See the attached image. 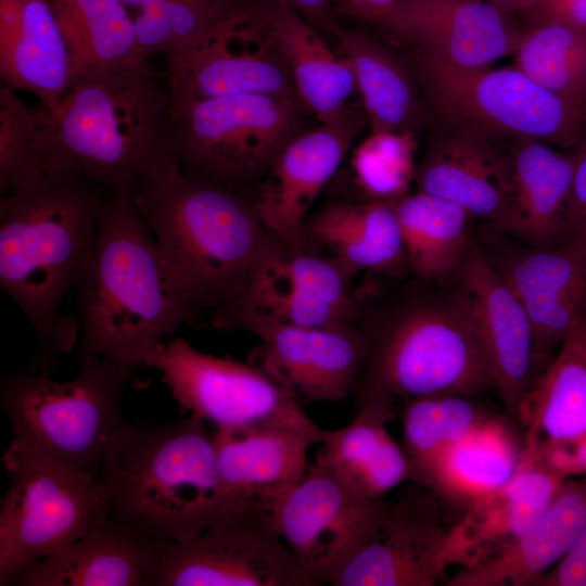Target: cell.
Here are the masks:
<instances>
[{"label": "cell", "instance_id": "cell-42", "mask_svg": "<svg viewBox=\"0 0 586 586\" xmlns=\"http://www.w3.org/2000/svg\"><path fill=\"white\" fill-rule=\"evenodd\" d=\"M575 177L568 231L561 247L569 251L586 272V141L574 149Z\"/></svg>", "mask_w": 586, "mask_h": 586}, {"label": "cell", "instance_id": "cell-30", "mask_svg": "<svg viewBox=\"0 0 586 586\" xmlns=\"http://www.w3.org/2000/svg\"><path fill=\"white\" fill-rule=\"evenodd\" d=\"M332 35L351 64L371 131L416 132L429 109L407 59L361 29L339 25Z\"/></svg>", "mask_w": 586, "mask_h": 586}, {"label": "cell", "instance_id": "cell-4", "mask_svg": "<svg viewBox=\"0 0 586 586\" xmlns=\"http://www.w3.org/2000/svg\"><path fill=\"white\" fill-rule=\"evenodd\" d=\"M76 290L77 360L106 358L132 373L165 336L200 318L129 187L103 188L93 253Z\"/></svg>", "mask_w": 586, "mask_h": 586}, {"label": "cell", "instance_id": "cell-12", "mask_svg": "<svg viewBox=\"0 0 586 586\" xmlns=\"http://www.w3.org/2000/svg\"><path fill=\"white\" fill-rule=\"evenodd\" d=\"M148 586H310L270 508L252 499L186 543L154 542Z\"/></svg>", "mask_w": 586, "mask_h": 586}, {"label": "cell", "instance_id": "cell-5", "mask_svg": "<svg viewBox=\"0 0 586 586\" xmlns=\"http://www.w3.org/2000/svg\"><path fill=\"white\" fill-rule=\"evenodd\" d=\"M37 111L38 171L133 188L174 157L170 93L148 64L79 75L53 112Z\"/></svg>", "mask_w": 586, "mask_h": 586}, {"label": "cell", "instance_id": "cell-29", "mask_svg": "<svg viewBox=\"0 0 586 586\" xmlns=\"http://www.w3.org/2000/svg\"><path fill=\"white\" fill-rule=\"evenodd\" d=\"M394 402L359 403L355 418L341 429L327 430L314 463L327 469L364 497L380 500L411 480L407 454L388 432Z\"/></svg>", "mask_w": 586, "mask_h": 586}, {"label": "cell", "instance_id": "cell-37", "mask_svg": "<svg viewBox=\"0 0 586 586\" xmlns=\"http://www.w3.org/2000/svg\"><path fill=\"white\" fill-rule=\"evenodd\" d=\"M459 394L404 400L402 428L411 480L423 486L440 457L488 418L486 410Z\"/></svg>", "mask_w": 586, "mask_h": 586}, {"label": "cell", "instance_id": "cell-36", "mask_svg": "<svg viewBox=\"0 0 586 586\" xmlns=\"http://www.w3.org/2000/svg\"><path fill=\"white\" fill-rule=\"evenodd\" d=\"M68 46L72 79L146 64L122 0H48Z\"/></svg>", "mask_w": 586, "mask_h": 586}, {"label": "cell", "instance_id": "cell-32", "mask_svg": "<svg viewBox=\"0 0 586 586\" xmlns=\"http://www.w3.org/2000/svg\"><path fill=\"white\" fill-rule=\"evenodd\" d=\"M270 17L303 109L320 123L335 119L357 92L348 60L289 4L270 0Z\"/></svg>", "mask_w": 586, "mask_h": 586}, {"label": "cell", "instance_id": "cell-20", "mask_svg": "<svg viewBox=\"0 0 586 586\" xmlns=\"http://www.w3.org/2000/svg\"><path fill=\"white\" fill-rule=\"evenodd\" d=\"M458 280L469 292L495 391L508 417L519 424L521 405L544 371L536 357L528 316L493 268L475 237L464 256Z\"/></svg>", "mask_w": 586, "mask_h": 586}, {"label": "cell", "instance_id": "cell-25", "mask_svg": "<svg viewBox=\"0 0 586 586\" xmlns=\"http://www.w3.org/2000/svg\"><path fill=\"white\" fill-rule=\"evenodd\" d=\"M510 140L513 205L509 233L536 247H561L568 231L575 153H561L535 138Z\"/></svg>", "mask_w": 586, "mask_h": 586}, {"label": "cell", "instance_id": "cell-45", "mask_svg": "<svg viewBox=\"0 0 586 586\" xmlns=\"http://www.w3.org/2000/svg\"><path fill=\"white\" fill-rule=\"evenodd\" d=\"M523 14L530 18V25L557 22L586 28V0H539Z\"/></svg>", "mask_w": 586, "mask_h": 586}, {"label": "cell", "instance_id": "cell-11", "mask_svg": "<svg viewBox=\"0 0 586 586\" xmlns=\"http://www.w3.org/2000/svg\"><path fill=\"white\" fill-rule=\"evenodd\" d=\"M145 366L157 370L176 402L215 429L272 425L321 444L326 431L303 410L289 387L257 366L217 357L176 337L161 343Z\"/></svg>", "mask_w": 586, "mask_h": 586}, {"label": "cell", "instance_id": "cell-24", "mask_svg": "<svg viewBox=\"0 0 586 586\" xmlns=\"http://www.w3.org/2000/svg\"><path fill=\"white\" fill-rule=\"evenodd\" d=\"M563 481L522 454L511 481L448 530L450 565L472 566L507 549L545 513Z\"/></svg>", "mask_w": 586, "mask_h": 586}, {"label": "cell", "instance_id": "cell-39", "mask_svg": "<svg viewBox=\"0 0 586 586\" xmlns=\"http://www.w3.org/2000/svg\"><path fill=\"white\" fill-rule=\"evenodd\" d=\"M246 0H132L140 48L146 60H176Z\"/></svg>", "mask_w": 586, "mask_h": 586}, {"label": "cell", "instance_id": "cell-31", "mask_svg": "<svg viewBox=\"0 0 586 586\" xmlns=\"http://www.w3.org/2000/svg\"><path fill=\"white\" fill-rule=\"evenodd\" d=\"M523 446H568L586 434V320L560 345L519 413Z\"/></svg>", "mask_w": 586, "mask_h": 586}, {"label": "cell", "instance_id": "cell-2", "mask_svg": "<svg viewBox=\"0 0 586 586\" xmlns=\"http://www.w3.org/2000/svg\"><path fill=\"white\" fill-rule=\"evenodd\" d=\"M410 276H369L357 285V322L369 339L354 391L358 403L495 391L466 286L459 280L441 285Z\"/></svg>", "mask_w": 586, "mask_h": 586}, {"label": "cell", "instance_id": "cell-23", "mask_svg": "<svg viewBox=\"0 0 586 586\" xmlns=\"http://www.w3.org/2000/svg\"><path fill=\"white\" fill-rule=\"evenodd\" d=\"M1 84L53 112L72 81L68 46L48 0H0Z\"/></svg>", "mask_w": 586, "mask_h": 586}, {"label": "cell", "instance_id": "cell-6", "mask_svg": "<svg viewBox=\"0 0 586 586\" xmlns=\"http://www.w3.org/2000/svg\"><path fill=\"white\" fill-rule=\"evenodd\" d=\"M98 480L109 517L152 542H189L258 498L225 484L214 432L192 413L162 424L125 423L106 450Z\"/></svg>", "mask_w": 586, "mask_h": 586}, {"label": "cell", "instance_id": "cell-40", "mask_svg": "<svg viewBox=\"0 0 586 586\" xmlns=\"http://www.w3.org/2000/svg\"><path fill=\"white\" fill-rule=\"evenodd\" d=\"M416 132L371 131L353 151L351 171L360 201L395 203L415 182Z\"/></svg>", "mask_w": 586, "mask_h": 586}, {"label": "cell", "instance_id": "cell-33", "mask_svg": "<svg viewBox=\"0 0 586 586\" xmlns=\"http://www.w3.org/2000/svg\"><path fill=\"white\" fill-rule=\"evenodd\" d=\"M214 445L225 484L234 493L265 499L303 477L309 467L307 450L315 444L291 429L249 425L215 429Z\"/></svg>", "mask_w": 586, "mask_h": 586}, {"label": "cell", "instance_id": "cell-34", "mask_svg": "<svg viewBox=\"0 0 586 586\" xmlns=\"http://www.w3.org/2000/svg\"><path fill=\"white\" fill-rule=\"evenodd\" d=\"M522 447L508 423L488 417L440 457L423 487L468 510L511 481Z\"/></svg>", "mask_w": 586, "mask_h": 586}, {"label": "cell", "instance_id": "cell-9", "mask_svg": "<svg viewBox=\"0 0 586 586\" xmlns=\"http://www.w3.org/2000/svg\"><path fill=\"white\" fill-rule=\"evenodd\" d=\"M297 95L244 93L171 103L174 160L188 175L252 201L282 149L302 132Z\"/></svg>", "mask_w": 586, "mask_h": 586}, {"label": "cell", "instance_id": "cell-19", "mask_svg": "<svg viewBox=\"0 0 586 586\" xmlns=\"http://www.w3.org/2000/svg\"><path fill=\"white\" fill-rule=\"evenodd\" d=\"M380 26L412 49L463 67L513 55L525 29L486 0H398Z\"/></svg>", "mask_w": 586, "mask_h": 586}, {"label": "cell", "instance_id": "cell-3", "mask_svg": "<svg viewBox=\"0 0 586 586\" xmlns=\"http://www.w3.org/2000/svg\"><path fill=\"white\" fill-rule=\"evenodd\" d=\"M103 188L76 175L40 171L0 200V286L39 341L30 368L50 372L78 336L61 314L90 263Z\"/></svg>", "mask_w": 586, "mask_h": 586}, {"label": "cell", "instance_id": "cell-16", "mask_svg": "<svg viewBox=\"0 0 586 586\" xmlns=\"http://www.w3.org/2000/svg\"><path fill=\"white\" fill-rule=\"evenodd\" d=\"M237 330L260 340L251 364L306 403L339 402L353 394L369 351L358 322L305 327L250 314Z\"/></svg>", "mask_w": 586, "mask_h": 586}, {"label": "cell", "instance_id": "cell-22", "mask_svg": "<svg viewBox=\"0 0 586 586\" xmlns=\"http://www.w3.org/2000/svg\"><path fill=\"white\" fill-rule=\"evenodd\" d=\"M357 275L329 253L288 251L264 271L233 330L250 314L305 327L357 322Z\"/></svg>", "mask_w": 586, "mask_h": 586}, {"label": "cell", "instance_id": "cell-28", "mask_svg": "<svg viewBox=\"0 0 586 586\" xmlns=\"http://www.w3.org/2000/svg\"><path fill=\"white\" fill-rule=\"evenodd\" d=\"M154 542L107 517L61 551L25 568L18 586H148Z\"/></svg>", "mask_w": 586, "mask_h": 586}, {"label": "cell", "instance_id": "cell-35", "mask_svg": "<svg viewBox=\"0 0 586 586\" xmlns=\"http://www.w3.org/2000/svg\"><path fill=\"white\" fill-rule=\"evenodd\" d=\"M411 273L430 283L458 281L474 240V217L461 206L418 191L394 203Z\"/></svg>", "mask_w": 586, "mask_h": 586}, {"label": "cell", "instance_id": "cell-8", "mask_svg": "<svg viewBox=\"0 0 586 586\" xmlns=\"http://www.w3.org/2000/svg\"><path fill=\"white\" fill-rule=\"evenodd\" d=\"M406 56L429 111L443 125L563 148L586 141V104L544 88L515 66L463 67L417 49Z\"/></svg>", "mask_w": 586, "mask_h": 586}, {"label": "cell", "instance_id": "cell-21", "mask_svg": "<svg viewBox=\"0 0 586 586\" xmlns=\"http://www.w3.org/2000/svg\"><path fill=\"white\" fill-rule=\"evenodd\" d=\"M443 126L417 165V190L450 201L509 233L513 189L508 151L477 130Z\"/></svg>", "mask_w": 586, "mask_h": 586}, {"label": "cell", "instance_id": "cell-41", "mask_svg": "<svg viewBox=\"0 0 586 586\" xmlns=\"http://www.w3.org/2000/svg\"><path fill=\"white\" fill-rule=\"evenodd\" d=\"M39 129L37 107L27 105L17 91L0 84V189L5 193L34 175V145Z\"/></svg>", "mask_w": 586, "mask_h": 586}, {"label": "cell", "instance_id": "cell-38", "mask_svg": "<svg viewBox=\"0 0 586 586\" xmlns=\"http://www.w3.org/2000/svg\"><path fill=\"white\" fill-rule=\"evenodd\" d=\"M513 56V66L544 88L586 104V28L557 22L530 25Z\"/></svg>", "mask_w": 586, "mask_h": 586}, {"label": "cell", "instance_id": "cell-13", "mask_svg": "<svg viewBox=\"0 0 586 586\" xmlns=\"http://www.w3.org/2000/svg\"><path fill=\"white\" fill-rule=\"evenodd\" d=\"M310 586L329 584L375 534L384 499L361 496L313 463L296 483L264 499Z\"/></svg>", "mask_w": 586, "mask_h": 586}, {"label": "cell", "instance_id": "cell-7", "mask_svg": "<svg viewBox=\"0 0 586 586\" xmlns=\"http://www.w3.org/2000/svg\"><path fill=\"white\" fill-rule=\"evenodd\" d=\"M77 361V377L66 382L34 368L2 377L0 404L15 441L98 477L126 423L123 394L133 373L106 358Z\"/></svg>", "mask_w": 586, "mask_h": 586}, {"label": "cell", "instance_id": "cell-27", "mask_svg": "<svg viewBox=\"0 0 586 586\" xmlns=\"http://www.w3.org/2000/svg\"><path fill=\"white\" fill-rule=\"evenodd\" d=\"M306 235L357 273L386 279L412 275L394 203L332 201L307 217Z\"/></svg>", "mask_w": 586, "mask_h": 586}, {"label": "cell", "instance_id": "cell-1", "mask_svg": "<svg viewBox=\"0 0 586 586\" xmlns=\"http://www.w3.org/2000/svg\"><path fill=\"white\" fill-rule=\"evenodd\" d=\"M132 195L199 316L232 330L264 271L286 246L249 198L186 174L174 157L140 180Z\"/></svg>", "mask_w": 586, "mask_h": 586}, {"label": "cell", "instance_id": "cell-46", "mask_svg": "<svg viewBox=\"0 0 586 586\" xmlns=\"http://www.w3.org/2000/svg\"><path fill=\"white\" fill-rule=\"evenodd\" d=\"M398 0H336L335 11L347 17L380 25Z\"/></svg>", "mask_w": 586, "mask_h": 586}, {"label": "cell", "instance_id": "cell-17", "mask_svg": "<svg viewBox=\"0 0 586 586\" xmlns=\"http://www.w3.org/2000/svg\"><path fill=\"white\" fill-rule=\"evenodd\" d=\"M362 127L351 105L335 119L296 135L279 153L252 198L262 222L292 253L321 252L307 239L308 211L335 176Z\"/></svg>", "mask_w": 586, "mask_h": 586}, {"label": "cell", "instance_id": "cell-10", "mask_svg": "<svg viewBox=\"0 0 586 586\" xmlns=\"http://www.w3.org/2000/svg\"><path fill=\"white\" fill-rule=\"evenodd\" d=\"M9 488L0 505V585L84 537L107 517L98 477L10 441Z\"/></svg>", "mask_w": 586, "mask_h": 586}, {"label": "cell", "instance_id": "cell-47", "mask_svg": "<svg viewBox=\"0 0 586 586\" xmlns=\"http://www.w3.org/2000/svg\"><path fill=\"white\" fill-rule=\"evenodd\" d=\"M306 18L317 30L333 34L339 26L332 0H280Z\"/></svg>", "mask_w": 586, "mask_h": 586}, {"label": "cell", "instance_id": "cell-48", "mask_svg": "<svg viewBox=\"0 0 586 586\" xmlns=\"http://www.w3.org/2000/svg\"><path fill=\"white\" fill-rule=\"evenodd\" d=\"M505 14L514 15L531 10L539 0H486Z\"/></svg>", "mask_w": 586, "mask_h": 586}, {"label": "cell", "instance_id": "cell-15", "mask_svg": "<svg viewBox=\"0 0 586 586\" xmlns=\"http://www.w3.org/2000/svg\"><path fill=\"white\" fill-rule=\"evenodd\" d=\"M475 240L532 324L543 370L562 342L586 320V272L565 249L530 245L482 221Z\"/></svg>", "mask_w": 586, "mask_h": 586}, {"label": "cell", "instance_id": "cell-14", "mask_svg": "<svg viewBox=\"0 0 586 586\" xmlns=\"http://www.w3.org/2000/svg\"><path fill=\"white\" fill-rule=\"evenodd\" d=\"M171 103L244 93L295 94L270 0H246L167 63Z\"/></svg>", "mask_w": 586, "mask_h": 586}, {"label": "cell", "instance_id": "cell-18", "mask_svg": "<svg viewBox=\"0 0 586 586\" xmlns=\"http://www.w3.org/2000/svg\"><path fill=\"white\" fill-rule=\"evenodd\" d=\"M449 565L448 530L436 498L411 492L386 501L375 534L329 585L433 586Z\"/></svg>", "mask_w": 586, "mask_h": 586}, {"label": "cell", "instance_id": "cell-43", "mask_svg": "<svg viewBox=\"0 0 586 586\" xmlns=\"http://www.w3.org/2000/svg\"><path fill=\"white\" fill-rule=\"evenodd\" d=\"M523 453L563 480L586 474V434L568 446L545 448L523 446Z\"/></svg>", "mask_w": 586, "mask_h": 586}, {"label": "cell", "instance_id": "cell-44", "mask_svg": "<svg viewBox=\"0 0 586 586\" xmlns=\"http://www.w3.org/2000/svg\"><path fill=\"white\" fill-rule=\"evenodd\" d=\"M536 586H586V520L566 555Z\"/></svg>", "mask_w": 586, "mask_h": 586}, {"label": "cell", "instance_id": "cell-26", "mask_svg": "<svg viewBox=\"0 0 586 586\" xmlns=\"http://www.w3.org/2000/svg\"><path fill=\"white\" fill-rule=\"evenodd\" d=\"M586 520V474L565 479L545 513L511 546L461 568L446 586H532L570 550Z\"/></svg>", "mask_w": 586, "mask_h": 586}]
</instances>
